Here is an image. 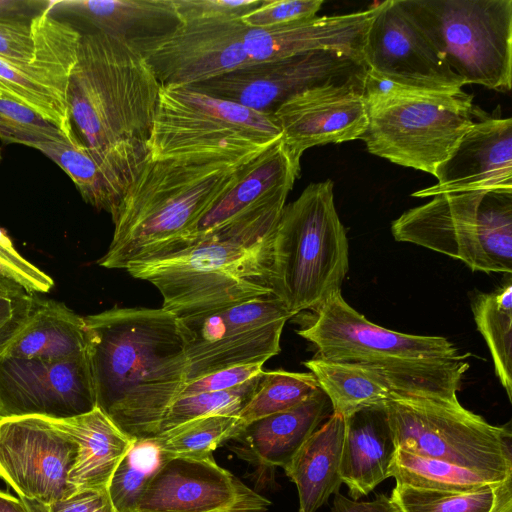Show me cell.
<instances>
[{"instance_id":"1","label":"cell","mask_w":512,"mask_h":512,"mask_svg":"<svg viewBox=\"0 0 512 512\" xmlns=\"http://www.w3.org/2000/svg\"><path fill=\"white\" fill-rule=\"evenodd\" d=\"M83 319L96 407L134 440L157 436L187 381L177 318L162 307H114Z\"/></svg>"},{"instance_id":"2","label":"cell","mask_w":512,"mask_h":512,"mask_svg":"<svg viewBox=\"0 0 512 512\" xmlns=\"http://www.w3.org/2000/svg\"><path fill=\"white\" fill-rule=\"evenodd\" d=\"M161 85L128 40L82 34L67 90L70 118L92 157L126 194L149 158Z\"/></svg>"},{"instance_id":"3","label":"cell","mask_w":512,"mask_h":512,"mask_svg":"<svg viewBox=\"0 0 512 512\" xmlns=\"http://www.w3.org/2000/svg\"><path fill=\"white\" fill-rule=\"evenodd\" d=\"M286 200L259 206L196 241L125 270L160 292L176 318L274 296L273 248Z\"/></svg>"},{"instance_id":"4","label":"cell","mask_w":512,"mask_h":512,"mask_svg":"<svg viewBox=\"0 0 512 512\" xmlns=\"http://www.w3.org/2000/svg\"><path fill=\"white\" fill-rule=\"evenodd\" d=\"M243 165L148 158L112 217L113 237L98 264L125 269L177 246L234 184Z\"/></svg>"},{"instance_id":"5","label":"cell","mask_w":512,"mask_h":512,"mask_svg":"<svg viewBox=\"0 0 512 512\" xmlns=\"http://www.w3.org/2000/svg\"><path fill=\"white\" fill-rule=\"evenodd\" d=\"M367 151L392 163L435 175L481 109L473 96L398 86L367 71L363 86Z\"/></svg>"},{"instance_id":"6","label":"cell","mask_w":512,"mask_h":512,"mask_svg":"<svg viewBox=\"0 0 512 512\" xmlns=\"http://www.w3.org/2000/svg\"><path fill=\"white\" fill-rule=\"evenodd\" d=\"M348 269V239L335 207L333 182L310 183L284 206L277 225L274 296L292 316L315 310L341 291Z\"/></svg>"},{"instance_id":"7","label":"cell","mask_w":512,"mask_h":512,"mask_svg":"<svg viewBox=\"0 0 512 512\" xmlns=\"http://www.w3.org/2000/svg\"><path fill=\"white\" fill-rule=\"evenodd\" d=\"M280 138L273 115L186 86H161L147 146L150 160L245 164Z\"/></svg>"},{"instance_id":"8","label":"cell","mask_w":512,"mask_h":512,"mask_svg":"<svg viewBox=\"0 0 512 512\" xmlns=\"http://www.w3.org/2000/svg\"><path fill=\"white\" fill-rule=\"evenodd\" d=\"M391 224L396 241L465 263L473 271L512 272V189L441 193Z\"/></svg>"},{"instance_id":"9","label":"cell","mask_w":512,"mask_h":512,"mask_svg":"<svg viewBox=\"0 0 512 512\" xmlns=\"http://www.w3.org/2000/svg\"><path fill=\"white\" fill-rule=\"evenodd\" d=\"M464 84L509 91L512 0H397Z\"/></svg>"},{"instance_id":"10","label":"cell","mask_w":512,"mask_h":512,"mask_svg":"<svg viewBox=\"0 0 512 512\" xmlns=\"http://www.w3.org/2000/svg\"><path fill=\"white\" fill-rule=\"evenodd\" d=\"M384 408L396 448L498 478L512 477L510 423L489 424L459 402L393 392Z\"/></svg>"},{"instance_id":"11","label":"cell","mask_w":512,"mask_h":512,"mask_svg":"<svg viewBox=\"0 0 512 512\" xmlns=\"http://www.w3.org/2000/svg\"><path fill=\"white\" fill-rule=\"evenodd\" d=\"M293 317L275 296L213 313L177 318L187 360V382L226 368L264 364L279 354Z\"/></svg>"},{"instance_id":"12","label":"cell","mask_w":512,"mask_h":512,"mask_svg":"<svg viewBox=\"0 0 512 512\" xmlns=\"http://www.w3.org/2000/svg\"><path fill=\"white\" fill-rule=\"evenodd\" d=\"M366 72L361 57L319 50L250 63L188 87L273 115L283 103L304 91L333 84L364 83Z\"/></svg>"},{"instance_id":"13","label":"cell","mask_w":512,"mask_h":512,"mask_svg":"<svg viewBox=\"0 0 512 512\" xmlns=\"http://www.w3.org/2000/svg\"><path fill=\"white\" fill-rule=\"evenodd\" d=\"M297 334L311 342L318 357L341 362L378 364L419 359H466L445 337L402 333L365 318L343 298L332 294Z\"/></svg>"},{"instance_id":"14","label":"cell","mask_w":512,"mask_h":512,"mask_svg":"<svg viewBox=\"0 0 512 512\" xmlns=\"http://www.w3.org/2000/svg\"><path fill=\"white\" fill-rule=\"evenodd\" d=\"M32 22L37 34L36 55L26 63L0 58V93L29 107L71 137L76 133L67 90L82 34L56 18L51 5Z\"/></svg>"},{"instance_id":"15","label":"cell","mask_w":512,"mask_h":512,"mask_svg":"<svg viewBox=\"0 0 512 512\" xmlns=\"http://www.w3.org/2000/svg\"><path fill=\"white\" fill-rule=\"evenodd\" d=\"M241 19L181 22L158 36L130 41L161 86H191L251 63Z\"/></svg>"},{"instance_id":"16","label":"cell","mask_w":512,"mask_h":512,"mask_svg":"<svg viewBox=\"0 0 512 512\" xmlns=\"http://www.w3.org/2000/svg\"><path fill=\"white\" fill-rule=\"evenodd\" d=\"M76 444L53 419H0V477L19 498L52 503L73 493L68 474Z\"/></svg>"},{"instance_id":"17","label":"cell","mask_w":512,"mask_h":512,"mask_svg":"<svg viewBox=\"0 0 512 512\" xmlns=\"http://www.w3.org/2000/svg\"><path fill=\"white\" fill-rule=\"evenodd\" d=\"M96 408L87 354L48 361L0 355V419H67Z\"/></svg>"},{"instance_id":"18","label":"cell","mask_w":512,"mask_h":512,"mask_svg":"<svg viewBox=\"0 0 512 512\" xmlns=\"http://www.w3.org/2000/svg\"><path fill=\"white\" fill-rule=\"evenodd\" d=\"M362 59L369 73L404 88L451 93L465 85L397 0L377 4Z\"/></svg>"},{"instance_id":"19","label":"cell","mask_w":512,"mask_h":512,"mask_svg":"<svg viewBox=\"0 0 512 512\" xmlns=\"http://www.w3.org/2000/svg\"><path fill=\"white\" fill-rule=\"evenodd\" d=\"M270 504L213 456L173 457L161 458L135 512H265Z\"/></svg>"},{"instance_id":"20","label":"cell","mask_w":512,"mask_h":512,"mask_svg":"<svg viewBox=\"0 0 512 512\" xmlns=\"http://www.w3.org/2000/svg\"><path fill=\"white\" fill-rule=\"evenodd\" d=\"M364 83L349 82L304 91L285 103L273 117L291 156L300 162L309 148L360 137L368 126Z\"/></svg>"},{"instance_id":"21","label":"cell","mask_w":512,"mask_h":512,"mask_svg":"<svg viewBox=\"0 0 512 512\" xmlns=\"http://www.w3.org/2000/svg\"><path fill=\"white\" fill-rule=\"evenodd\" d=\"M437 183L412 193L512 189V119L480 111L449 157L436 169Z\"/></svg>"},{"instance_id":"22","label":"cell","mask_w":512,"mask_h":512,"mask_svg":"<svg viewBox=\"0 0 512 512\" xmlns=\"http://www.w3.org/2000/svg\"><path fill=\"white\" fill-rule=\"evenodd\" d=\"M376 10L377 5L363 11L314 16L272 27H247L243 48L251 63L319 50L362 58L366 34Z\"/></svg>"},{"instance_id":"23","label":"cell","mask_w":512,"mask_h":512,"mask_svg":"<svg viewBox=\"0 0 512 512\" xmlns=\"http://www.w3.org/2000/svg\"><path fill=\"white\" fill-rule=\"evenodd\" d=\"M299 173L300 162L291 156L280 138L241 167L234 184L199 220L192 232L167 252L186 246L259 206L286 200Z\"/></svg>"},{"instance_id":"24","label":"cell","mask_w":512,"mask_h":512,"mask_svg":"<svg viewBox=\"0 0 512 512\" xmlns=\"http://www.w3.org/2000/svg\"><path fill=\"white\" fill-rule=\"evenodd\" d=\"M332 409L319 389L300 404L242 427L228 442L239 458L259 469L284 468Z\"/></svg>"},{"instance_id":"25","label":"cell","mask_w":512,"mask_h":512,"mask_svg":"<svg viewBox=\"0 0 512 512\" xmlns=\"http://www.w3.org/2000/svg\"><path fill=\"white\" fill-rule=\"evenodd\" d=\"M396 449L384 404L362 409L345 419L340 476L353 500L369 494L389 478Z\"/></svg>"},{"instance_id":"26","label":"cell","mask_w":512,"mask_h":512,"mask_svg":"<svg viewBox=\"0 0 512 512\" xmlns=\"http://www.w3.org/2000/svg\"><path fill=\"white\" fill-rule=\"evenodd\" d=\"M53 421L76 444V456L68 474L73 493L107 489L114 471L136 440L123 433L97 407L82 415Z\"/></svg>"},{"instance_id":"27","label":"cell","mask_w":512,"mask_h":512,"mask_svg":"<svg viewBox=\"0 0 512 512\" xmlns=\"http://www.w3.org/2000/svg\"><path fill=\"white\" fill-rule=\"evenodd\" d=\"M86 348L83 317L61 302L36 298L28 318L0 355L59 361L85 356Z\"/></svg>"},{"instance_id":"28","label":"cell","mask_w":512,"mask_h":512,"mask_svg":"<svg viewBox=\"0 0 512 512\" xmlns=\"http://www.w3.org/2000/svg\"><path fill=\"white\" fill-rule=\"evenodd\" d=\"M345 419L332 413L283 468L296 485L299 512H316L342 484L340 461Z\"/></svg>"},{"instance_id":"29","label":"cell","mask_w":512,"mask_h":512,"mask_svg":"<svg viewBox=\"0 0 512 512\" xmlns=\"http://www.w3.org/2000/svg\"><path fill=\"white\" fill-rule=\"evenodd\" d=\"M51 12L74 15L128 41L165 34L181 23L172 0H61L52 1Z\"/></svg>"},{"instance_id":"30","label":"cell","mask_w":512,"mask_h":512,"mask_svg":"<svg viewBox=\"0 0 512 512\" xmlns=\"http://www.w3.org/2000/svg\"><path fill=\"white\" fill-rule=\"evenodd\" d=\"M328 397L334 414L344 419L383 405L391 395L385 377L372 365L314 357L303 362Z\"/></svg>"},{"instance_id":"31","label":"cell","mask_w":512,"mask_h":512,"mask_svg":"<svg viewBox=\"0 0 512 512\" xmlns=\"http://www.w3.org/2000/svg\"><path fill=\"white\" fill-rule=\"evenodd\" d=\"M56 163L73 181L83 200L113 217L125 195L77 135L70 139L48 141L35 147Z\"/></svg>"},{"instance_id":"32","label":"cell","mask_w":512,"mask_h":512,"mask_svg":"<svg viewBox=\"0 0 512 512\" xmlns=\"http://www.w3.org/2000/svg\"><path fill=\"white\" fill-rule=\"evenodd\" d=\"M396 484L454 493L475 492L499 486L507 479L479 473L434 458L397 448L388 469ZM512 478V477H510Z\"/></svg>"},{"instance_id":"33","label":"cell","mask_w":512,"mask_h":512,"mask_svg":"<svg viewBox=\"0 0 512 512\" xmlns=\"http://www.w3.org/2000/svg\"><path fill=\"white\" fill-rule=\"evenodd\" d=\"M471 309L478 331L483 336L495 373L512 402V283L490 293L477 294Z\"/></svg>"},{"instance_id":"34","label":"cell","mask_w":512,"mask_h":512,"mask_svg":"<svg viewBox=\"0 0 512 512\" xmlns=\"http://www.w3.org/2000/svg\"><path fill=\"white\" fill-rule=\"evenodd\" d=\"M243 425L235 415H212L183 423L150 438L162 459L212 456L220 445L235 437Z\"/></svg>"},{"instance_id":"35","label":"cell","mask_w":512,"mask_h":512,"mask_svg":"<svg viewBox=\"0 0 512 512\" xmlns=\"http://www.w3.org/2000/svg\"><path fill=\"white\" fill-rule=\"evenodd\" d=\"M319 389L311 372L263 370L255 393L238 417L244 426L257 419L293 408Z\"/></svg>"},{"instance_id":"36","label":"cell","mask_w":512,"mask_h":512,"mask_svg":"<svg viewBox=\"0 0 512 512\" xmlns=\"http://www.w3.org/2000/svg\"><path fill=\"white\" fill-rule=\"evenodd\" d=\"M161 462L150 439L136 440L114 471L107 491L116 512H135L142 493Z\"/></svg>"},{"instance_id":"37","label":"cell","mask_w":512,"mask_h":512,"mask_svg":"<svg viewBox=\"0 0 512 512\" xmlns=\"http://www.w3.org/2000/svg\"><path fill=\"white\" fill-rule=\"evenodd\" d=\"M260 375L231 389L178 397L167 410L160 433L201 417L238 416L255 393Z\"/></svg>"},{"instance_id":"38","label":"cell","mask_w":512,"mask_h":512,"mask_svg":"<svg viewBox=\"0 0 512 512\" xmlns=\"http://www.w3.org/2000/svg\"><path fill=\"white\" fill-rule=\"evenodd\" d=\"M497 487L454 493L396 484L390 498L400 512H491Z\"/></svg>"},{"instance_id":"39","label":"cell","mask_w":512,"mask_h":512,"mask_svg":"<svg viewBox=\"0 0 512 512\" xmlns=\"http://www.w3.org/2000/svg\"><path fill=\"white\" fill-rule=\"evenodd\" d=\"M71 137L29 107L0 93V140L4 144H20L35 149L41 143Z\"/></svg>"},{"instance_id":"40","label":"cell","mask_w":512,"mask_h":512,"mask_svg":"<svg viewBox=\"0 0 512 512\" xmlns=\"http://www.w3.org/2000/svg\"><path fill=\"white\" fill-rule=\"evenodd\" d=\"M36 298L0 272V352L28 318Z\"/></svg>"},{"instance_id":"41","label":"cell","mask_w":512,"mask_h":512,"mask_svg":"<svg viewBox=\"0 0 512 512\" xmlns=\"http://www.w3.org/2000/svg\"><path fill=\"white\" fill-rule=\"evenodd\" d=\"M323 0H263L241 18L248 28H266L317 16Z\"/></svg>"},{"instance_id":"42","label":"cell","mask_w":512,"mask_h":512,"mask_svg":"<svg viewBox=\"0 0 512 512\" xmlns=\"http://www.w3.org/2000/svg\"><path fill=\"white\" fill-rule=\"evenodd\" d=\"M263 0H172L180 22L241 19Z\"/></svg>"},{"instance_id":"43","label":"cell","mask_w":512,"mask_h":512,"mask_svg":"<svg viewBox=\"0 0 512 512\" xmlns=\"http://www.w3.org/2000/svg\"><path fill=\"white\" fill-rule=\"evenodd\" d=\"M0 272L32 293L48 292L54 285L50 276L18 253L9 237L1 229Z\"/></svg>"},{"instance_id":"44","label":"cell","mask_w":512,"mask_h":512,"mask_svg":"<svg viewBox=\"0 0 512 512\" xmlns=\"http://www.w3.org/2000/svg\"><path fill=\"white\" fill-rule=\"evenodd\" d=\"M37 52V34L32 20L0 19V58L26 63Z\"/></svg>"},{"instance_id":"45","label":"cell","mask_w":512,"mask_h":512,"mask_svg":"<svg viewBox=\"0 0 512 512\" xmlns=\"http://www.w3.org/2000/svg\"><path fill=\"white\" fill-rule=\"evenodd\" d=\"M262 371L263 364L240 365L219 370L187 382L180 396L231 389L258 376Z\"/></svg>"},{"instance_id":"46","label":"cell","mask_w":512,"mask_h":512,"mask_svg":"<svg viewBox=\"0 0 512 512\" xmlns=\"http://www.w3.org/2000/svg\"><path fill=\"white\" fill-rule=\"evenodd\" d=\"M50 512H116L107 489H87L72 493L49 505Z\"/></svg>"},{"instance_id":"47","label":"cell","mask_w":512,"mask_h":512,"mask_svg":"<svg viewBox=\"0 0 512 512\" xmlns=\"http://www.w3.org/2000/svg\"><path fill=\"white\" fill-rule=\"evenodd\" d=\"M331 512H400L390 497L379 494L372 501L349 499L340 492L334 494Z\"/></svg>"},{"instance_id":"48","label":"cell","mask_w":512,"mask_h":512,"mask_svg":"<svg viewBox=\"0 0 512 512\" xmlns=\"http://www.w3.org/2000/svg\"><path fill=\"white\" fill-rule=\"evenodd\" d=\"M50 5L51 1L0 0V19L32 20Z\"/></svg>"},{"instance_id":"49","label":"cell","mask_w":512,"mask_h":512,"mask_svg":"<svg viewBox=\"0 0 512 512\" xmlns=\"http://www.w3.org/2000/svg\"><path fill=\"white\" fill-rule=\"evenodd\" d=\"M491 512H512V478L497 487L496 499Z\"/></svg>"},{"instance_id":"50","label":"cell","mask_w":512,"mask_h":512,"mask_svg":"<svg viewBox=\"0 0 512 512\" xmlns=\"http://www.w3.org/2000/svg\"><path fill=\"white\" fill-rule=\"evenodd\" d=\"M0 512H28L20 498L0 490Z\"/></svg>"},{"instance_id":"51","label":"cell","mask_w":512,"mask_h":512,"mask_svg":"<svg viewBox=\"0 0 512 512\" xmlns=\"http://www.w3.org/2000/svg\"><path fill=\"white\" fill-rule=\"evenodd\" d=\"M27 508L28 512H50L49 506L43 504L37 500H30L26 498H20Z\"/></svg>"},{"instance_id":"52","label":"cell","mask_w":512,"mask_h":512,"mask_svg":"<svg viewBox=\"0 0 512 512\" xmlns=\"http://www.w3.org/2000/svg\"><path fill=\"white\" fill-rule=\"evenodd\" d=\"M2 156H1V149H0V160H1Z\"/></svg>"}]
</instances>
